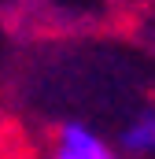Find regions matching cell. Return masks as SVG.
I'll use <instances>...</instances> for the list:
<instances>
[{"mask_svg": "<svg viewBox=\"0 0 155 159\" xmlns=\"http://www.w3.org/2000/svg\"><path fill=\"white\" fill-rule=\"evenodd\" d=\"M44 159H122V148L111 144L100 129H92L89 122H59L48 137V152Z\"/></svg>", "mask_w": 155, "mask_h": 159, "instance_id": "cell-1", "label": "cell"}, {"mask_svg": "<svg viewBox=\"0 0 155 159\" xmlns=\"http://www.w3.org/2000/svg\"><path fill=\"white\" fill-rule=\"evenodd\" d=\"M118 148L126 156H137V159H152L155 156V111H140L126 122L122 137H118Z\"/></svg>", "mask_w": 155, "mask_h": 159, "instance_id": "cell-2", "label": "cell"}]
</instances>
